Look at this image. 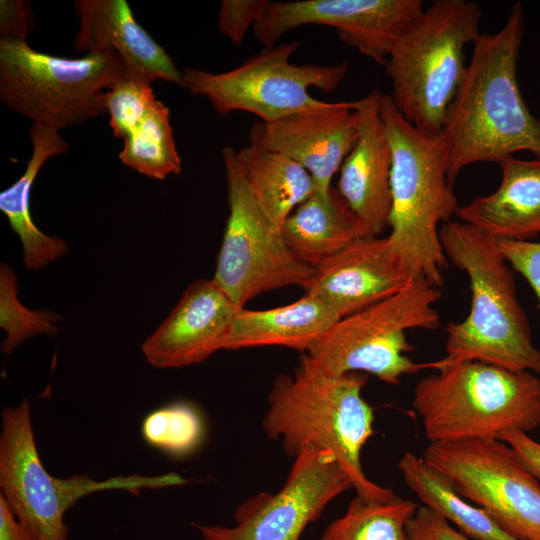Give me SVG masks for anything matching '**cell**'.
Returning a JSON list of instances; mask_svg holds the SVG:
<instances>
[{"mask_svg": "<svg viewBox=\"0 0 540 540\" xmlns=\"http://www.w3.org/2000/svg\"><path fill=\"white\" fill-rule=\"evenodd\" d=\"M355 107L356 101L329 102L275 121H256L249 144L290 157L310 173L317 191L326 192L357 142Z\"/></svg>", "mask_w": 540, "mask_h": 540, "instance_id": "15", "label": "cell"}, {"mask_svg": "<svg viewBox=\"0 0 540 540\" xmlns=\"http://www.w3.org/2000/svg\"><path fill=\"white\" fill-rule=\"evenodd\" d=\"M409 540H471L426 506H419L406 525Z\"/></svg>", "mask_w": 540, "mask_h": 540, "instance_id": "33", "label": "cell"}, {"mask_svg": "<svg viewBox=\"0 0 540 540\" xmlns=\"http://www.w3.org/2000/svg\"><path fill=\"white\" fill-rule=\"evenodd\" d=\"M398 468L406 485L424 506L454 523L467 537L474 540H516L482 508L467 502L452 482L422 457L407 451L400 458Z\"/></svg>", "mask_w": 540, "mask_h": 540, "instance_id": "25", "label": "cell"}, {"mask_svg": "<svg viewBox=\"0 0 540 540\" xmlns=\"http://www.w3.org/2000/svg\"><path fill=\"white\" fill-rule=\"evenodd\" d=\"M366 382L359 372L331 374L302 353L294 375L274 380L262 427L291 457L306 448L332 452L357 496L385 500L392 490L369 480L361 466V450L374 433L373 409L362 396Z\"/></svg>", "mask_w": 540, "mask_h": 540, "instance_id": "2", "label": "cell"}, {"mask_svg": "<svg viewBox=\"0 0 540 540\" xmlns=\"http://www.w3.org/2000/svg\"><path fill=\"white\" fill-rule=\"evenodd\" d=\"M439 236L448 261L468 277L471 308L447 326V355L436 363L480 361L540 375V350L496 238L460 220L444 223Z\"/></svg>", "mask_w": 540, "mask_h": 540, "instance_id": "3", "label": "cell"}, {"mask_svg": "<svg viewBox=\"0 0 540 540\" xmlns=\"http://www.w3.org/2000/svg\"><path fill=\"white\" fill-rule=\"evenodd\" d=\"M497 245L510 264L530 284L540 308V242L496 238Z\"/></svg>", "mask_w": 540, "mask_h": 540, "instance_id": "32", "label": "cell"}, {"mask_svg": "<svg viewBox=\"0 0 540 540\" xmlns=\"http://www.w3.org/2000/svg\"><path fill=\"white\" fill-rule=\"evenodd\" d=\"M499 166L498 188L460 206L456 217L495 238L530 240L540 234V157L509 156Z\"/></svg>", "mask_w": 540, "mask_h": 540, "instance_id": "20", "label": "cell"}, {"mask_svg": "<svg viewBox=\"0 0 540 540\" xmlns=\"http://www.w3.org/2000/svg\"><path fill=\"white\" fill-rule=\"evenodd\" d=\"M418 381L413 409L430 443L496 438L506 430L540 426V378L480 361L439 365Z\"/></svg>", "mask_w": 540, "mask_h": 540, "instance_id": "6", "label": "cell"}, {"mask_svg": "<svg viewBox=\"0 0 540 540\" xmlns=\"http://www.w3.org/2000/svg\"><path fill=\"white\" fill-rule=\"evenodd\" d=\"M379 112L392 154L387 238L413 279L441 287L448 259L439 224L450 221L460 206L446 175L440 135L415 128L389 94L381 93Z\"/></svg>", "mask_w": 540, "mask_h": 540, "instance_id": "4", "label": "cell"}, {"mask_svg": "<svg viewBox=\"0 0 540 540\" xmlns=\"http://www.w3.org/2000/svg\"><path fill=\"white\" fill-rule=\"evenodd\" d=\"M33 27L32 11L27 2L0 1V39L27 42Z\"/></svg>", "mask_w": 540, "mask_h": 540, "instance_id": "34", "label": "cell"}, {"mask_svg": "<svg viewBox=\"0 0 540 540\" xmlns=\"http://www.w3.org/2000/svg\"><path fill=\"white\" fill-rule=\"evenodd\" d=\"M341 318L317 297L266 310L240 308L234 316L225 350L283 346L307 353Z\"/></svg>", "mask_w": 540, "mask_h": 540, "instance_id": "21", "label": "cell"}, {"mask_svg": "<svg viewBox=\"0 0 540 540\" xmlns=\"http://www.w3.org/2000/svg\"><path fill=\"white\" fill-rule=\"evenodd\" d=\"M175 472L157 476L121 475L96 480L86 475L57 478L45 469L37 449L30 403L24 399L5 407L1 415V496L17 519L38 540H69L65 513L82 498L106 490L138 494L143 489H161L186 484Z\"/></svg>", "mask_w": 540, "mask_h": 540, "instance_id": "8", "label": "cell"}, {"mask_svg": "<svg viewBox=\"0 0 540 540\" xmlns=\"http://www.w3.org/2000/svg\"><path fill=\"white\" fill-rule=\"evenodd\" d=\"M353 488L334 454L306 448L295 458L276 493L261 492L235 511V525L194 524L202 540H299L336 497Z\"/></svg>", "mask_w": 540, "mask_h": 540, "instance_id": "13", "label": "cell"}, {"mask_svg": "<svg viewBox=\"0 0 540 540\" xmlns=\"http://www.w3.org/2000/svg\"><path fill=\"white\" fill-rule=\"evenodd\" d=\"M73 6L79 18L73 42L76 50L86 54L112 50L131 72L148 82L163 80L184 88L182 71L136 21L127 1L76 0Z\"/></svg>", "mask_w": 540, "mask_h": 540, "instance_id": "19", "label": "cell"}, {"mask_svg": "<svg viewBox=\"0 0 540 540\" xmlns=\"http://www.w3.org/2000/svg\"><path fill=\"white\" fill-rule=\"evenodd\" d=\"M267 0H223L218 11L220 33L233 44L240 45L250 28L262 15Z\"/></svg>", "mask_w": 540, "mask_h": 540, "instance_id": "31", "label": "cell"}, {"mask_svg": "<svg viewBox=\"0 0 540 540\" xmlns=\"http://www.w3.org/2000/svg\"><path fill=\"white\" fill-rule=\"evenodd\" d=\"M17 278L5 263L0 267V326L6 332L2 352H13L26 339L40 334L56 335L61 317L50 310H31L17 297Z\"/></svg>", "mask_w": 540, "mask_h": 540, "instance_id": "29", "label": "cell"}, {"mask_svg": "<svg viewBox=\"0 0 540 540\" xmlns=\"http://www.w3.org/2000/svg\"><path fill=\"white\" fill-rule=\"evenodd\" d=\"M122 140L118 157L129 168L157 180L180 174L170 111L163 102L156 100Z\"/></svg>", "mask_w": 540, "mask_h": 540, "instance_id": "26", "label": "cell"}, {"mask_svg": "<svg viewBox=\"0 0 540 540\" xmlns=\"http://www.w3.org/2000/svg\"><path fill=\"white\" fill-rule=\"evenodd\" d=\"M470 0H436L402 33L385 63L395 107L415 128L439 136L467 72L465 47L481 35Z\"/></svg>", "mask_w": 540, "mask_h": 540, "instance_id": "5", "label": "cell"}, {"mask_svg": "<svg viewBox=\"0 0 540 540\" xmlns=\"http://www.w3.org/2000/svg\"><path fill=\"white\" fill-rule=\"evenodd\" d=\"M422 458L516 540H540V483L507 443L468 438L429 443Z\"/></svg>", "mask_w": 540, "mask_h": 540, "instance_id": "12", "label": "cell"}, {"mask_svg": "<svg viewBox=\"0 0 540 540\" xmlns=\"http://www.w3.org/2000/svg\"><path fill=\"white\" fill-rule=\"evenodd\" d=\"M281 233L290 250L314 268L365 236L360 220L334 187L311 194L286 218Z\"/></svg>", "mask_w": 540, "mask_h": 540, "instance_id": "22", "label": "cell"}, {"mask_svg": "<svg viewBox=\"0 0 540 540\" xmlns=\"http://www.w3.org/2000/svg\"><path fill=\"white\" fill-rule=\"evenodd\" d=\"M377 89L356 100L359 136L340 168L337 190L358 217L365 236H379L389 224L392 154L379 112Z\"/></svg>", "mask_w": 540, "mask_h": 540, "instance_id": "18", "label": "cell"}, {"mask_svg": "<svg viewBox=\"0 0 540 540\" xmlns=\"http://www.w3.org/2000/svg\"><path fill=\"white\" fill-rule=\"evenodd\" d=\"M418 507L395 495L385 500L356 495L345 513L327 526L321 540H409L406 525Z\"/></svg>", "mask_w": 540, "mask_h": 540, "instance_id": "27", "label": "cell"}, {"mask_svg": "<svg viewBox=\"0 0 540 540\" xmlns=\"http://www.w3.org/2000/svg\"><path fill=\"white\" fill-rule=\"evenodd\" d=\"M423 11L422 0L269 1L252 30L263 47H272L291 29L331 26L342 42L384 65L396 41Z\"/></svg>", "mask_w": 540, "mask_h": 540, "instance_id": "14", "label": "cell"}, {"mask_svg": "<svg viewBox=\"0 0 540 540\" xmlns=\"http://www.w3.org/2000/svg\"><path fill=\"white\" fill-rule=\"evenodd\" d=\"M441 295L426 279H414L394 295L341 318L305 354L331 374L365 372L399 384L404 375L429 368L406 355L413 350L406 332L440 327L434 305Z\"/></svg>", "mask_w": 540, "mask_h": 540, "instance_id": "9", "label": "cell"}, {"mask_svg": "<svg viewBox=\"0 0 540 540\" xmlns=\"http://www.w3.org/2000/svg\"><path fill=\"white\" fill-rule=\"evenodd\" d=\"M32 155L22 176L0 193V210L23 247L24 264L29 270H40L67 251L65 241L41 232L33 222L30 211L32 185L44 163L51 157L69 150V144L53 131L32 124L28 131Z\"/></svg>", "mask_w": 540, "mask_h": 540, "instance_id": "23", "label": "cell"}, {"mask_svg": "<svg viewBox=\"0 0 540 540\" xmlns=\"http://www.w3.org/2000/svg\"><path fill=\"white\" fill-rule=\"evenodd\" d=\"M156 100L151 83L129 70L106 93L114 137L123 139Z\"/></svg>", "mask_w": 540, "mask_h": 540, "instance_id": "30", "label": "cell"}, {"mask_svg": "<svg viewBox=\"0 0 540 540\" xmlns=\"http://www.w3.org/2000/svg\"><path fill=\"white\" fill-rule=\"evenodd\" d=\"M239 309L214 279L195 281L143 342L146 361L154 368H181L225 350Z\"/></svg>", "mask_w": 540, "mask_h": 540, "instance_id": "16", "label": "cell"}, {"mask_svg": "<svg viewBox=\"0 0 540 540\" xmlns=\"http://www.w3.org/2000/svg\"><path fill=\"white\" fill-rule=\"evenodd\" d=\"M141 435L150 447L172 458H185L203 444L206 423L193 404L177 401L148 413L141 424Z\"/></svg>", "mask_w": 540, "mask_h": 540, "instance_id": "28", "label": "cell"}, {"mask_svg": "<svg viewBox=\"0 0 540 540\" xmlns=\"http://www.w3.org/2000/svg\"><path fill=\"white\" fill-rule=\"evenodd\" d=\"M523 33V8L515 3L498 32L483 33L473 44L440 134L452 185L462 169L478 162L499 164L518 151L540 157V118L530 112L517 81Z\"/></svg>", "mask_w": 540, "mask_h": 540, "instance_id": "1", "label": "cell"}, {"mask_svg": "<svg viewBox=\"0 0 540 540\" xmlns=\"http://www.w3.org/2000/svg\"><path fill=\"white\" fill-rule=\"evenodd\" d=\"M300 41L263 49L241 65L221 73L197 68L182 71L184 89L208 99L220 116L245 111L271 122L288 115L322 108L329 102L312 97L309 88L331 93L349 70L347 60L336 65L290 62Z\"/></svg>", "mask_w": 540, "mask_h": 540, "instance_id": "10", "label": "cell"}, {"mask_svg": "<svg viewBox=\"0 0 540 540\" xmlns=\"http://www.w3.org/2000/svg\"><path fill=\"white\" fill-rule=\"evenodd\" d=\"M496 439L507 443L540 483V443L518 429L506 430Z\"/></svg>", "mask_w": 540, "mask_h": 540, "instance_id": "35", "label": "cell"}, {"mask_svg": "<svg viewBox=\"0 0 540 540\" xmlns=\"http://www.w3.org/2000/svg\"><path fill=\"white\" fill-rule=\"evenodd\" d=\"M236 157L256 202L279 228L316 191L310 173L286 155L249 144Z\"/></svg>", "mask_w": 540, "mask_h": 540, "instance_id": "24", "label": "cell"}, {"mask_svg": "<svg viewBox=\"0 0 540 540\" xmlns=\"http://www.w3.org/2000/svg\"><path fill=\"white\" fill-rule=\"evenodd\" d=\"M128 71L112 50L65 58L0 39V101L53 131L106 115V93Z\"/></svg>", "mask_w": 540, "mask_h": 540, "instance_id": "7", "label": "cell"}, {"mask_svg": "<svg viewBox=\"0 0 540 540\" xmlns=\"http://www.w3.org/2000/svg\"><path fill=\"white\" fill-rule=\"evenodd\" d=\"M0 540H38L12 512L0 495Z\"/></svg>", "mask_w": 540, "mask_h": 540, "instance_id": "36", "label": "cell"}, {"mask_svg": "<svg viewBox=\"0 0 540 540\" xmlns=\"http://www.w3.org/2000/svg\"><path fill=\"white\" fill-rule=\"evenodd\" d=\"M229 215L213 279L240 308L256 296L288 286L303 289L315 268L285 243L281 228L263 212L239 167L236 150H221Z\"/></svg>", "mask_w": 540, "mask_h": 540, "instance_id": "11", "label": "cell"}, {"mask_svg": "<svg viewBox=\"0 0 540 540\" xmlns=\"http://www.w3.org/2000/svg\"><path fill=\"white\" fill-rule=\"evenodd\" d=\"M413 280L387 237L363 236L315 267L304 290L344 318L394 295Z\"/></svg>", "mask_w": 540, "mask_h": 540, "instance_id": "17", "label": "cell"}]
</instances>
